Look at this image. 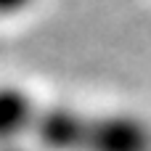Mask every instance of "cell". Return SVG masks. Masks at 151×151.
<instances>
[{"label":"cell","instance_id":"6da1fadb","mask_svg":"<svg viewBox=\"0 0 151 151\" xmlns=\"http://www.w3.org/2000/svg\"><path fill=\"white\" fill-rule=\"evenodd\" d=\"M90 114L69 106H40L29 141L42 151H85Z\"/></svg>","mask_w":151,"mask_h":151},{"label":"cell","instance_id":"7a4b0ae2","mask_svg":"<svg viewBox=\"0 0 151 151\" xmlns=\"http://www.w3.org/2000/svg\"><path fill=\"white\" fill-rule=\"evenodd\" d=\"M85 151H151V125L135 114H90Z\"/></svg>","mask_w":151,"mask_h":151},{"label":"cell","instance_id":"3957f363","mask_svg":"<svg viewBox=\"0 0 151 151\" xmlns=\"http://www.w3.org/2000/svg\"><path fill=\"white\" fill-rule=\"evenodd\" d=\"M40 104L16 85H0V149L16 146L32 135Z\"/></svg>","mask_w":151,"mask_h":151},{"label":"cell","instance_id":"277c9868","mask_svg":"<svg viewBox=\"0 0 151 151\" xmlns=\"http://www.w3.org/2000/svg\"><path fill=\"white\" fill-rule=\"evenodd\" d=\"M37 0H0V19H13L29 11Z\"/></svg>","mask_w":151,"mask_h":151},{"label":"cell","instance_id":"5b68a950","mask_svg":"<svg viewBox=\"0 0 151 151\" xmlns=\"http://www.w3.org/2000/svg\"><path fill=\"white\" fill-rule=\"evenodd\" d=\"M0 151H29V149H24L21 143H16V146H5V149H0Z\"/></svg>","mask_w":151,"mask_h":151}]
</instances>
